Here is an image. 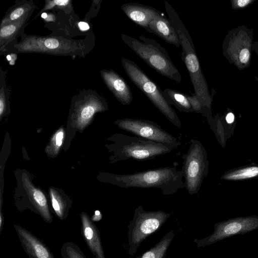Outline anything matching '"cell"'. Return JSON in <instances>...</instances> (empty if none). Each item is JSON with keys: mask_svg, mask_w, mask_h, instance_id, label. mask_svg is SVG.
<instances>
[{"mask_svg": "<svg viewBox=\"0 0 258 258\" xmlns=\"http://www.w3.org/2000/svg\"><path fill=\"white\" fill-rule=\"evenodd\" d=\"M164 7L170 22L179 37L182 48L181 58L189 73L195 94L203 106L211 109L213 98L201 70L191 38L179 15L166 1H164Z\"/></svg>", "mask_w": 258, "mask_h": 258, "instance_id": "cell-1", "label": "cell"}, {"mask_svg": "<svg viewBox=\"0 0 258 258\" xmlns=\"http://www.w3.org/2000/svg\"><path fill=\"white\" fill-rule=\"evenodd\" d=\"M182 170L166 166L132 174L112 175L111 182L122 188H160L164 195H171L184 188Z\"/></svg>", "mask_w": 258, "mask_h": 258, "instance_id": "cell-2", "label": "cell"}, {"mask_svg": "<svg viewBox=\"0 0 258 258\" xmlns=\"http://www.w3.org/2000/svg\"><path fill=\"white\" fill-rule=\"evenodd\" d=\"M112 146L114 162L129 159L138 161L153 160L158 156L171 152L181 143L162 144L137 136L117 134L112 138Z\"/></svg>", "mask_w": 258, "mask_h": 258, "instance_id": "cell-3", "label": "cell"}, {"mask_svg": "<svg viewBox=\"0 0 258 258\" xmlns=\"http://www.w3.org/2000/svg\"><path fill=\"white\" fill-rule=\"evenodd\" d=\"M123 41L157 72L180 83L181 76L171 61L166 50L155 40L144 36L139 39L121 34Z\"/></svg>", "mask_w": 258, "mask_h": 258, "instance_id": "cell-4", "label": "cell"}, {"mask_svg": "<svg viewBox=\"0 0 258 258\" xmlns=\"http://www.w3.org/2000/svg\"><path fill=\"white\" fill-rule=\"evenodd\" d=\"M121 63L132 82L147 97L154 105L178 128L181 121L171 106L165 100L160 87L133 60L125 57Z\"/></svg>", "mask_w": 258, "mask_h": 258, "instance_id": "cell-5", "label": "cell"}, {"mask_svg": "<svg viewBox=\"0 0 258 258\" xmlns=\"http://www.w3.org/2000/svg\"><path fill=\"white\" fill-rule=\"evenodd\" d=\"M171 215L163 211H145L138 206L127 226L128 254L134 255L141 243L158 230Z\"/></svg>", "mask_w": 258, "mask_h": 258, "instance_id": "cell-6", "label": "cell"}, {"mask_svg": "<svg viewBox=\"0 0 258 258\" xmlns=\"http://www.w3.org/2000/svg\"><path fill=\"white\" fill-rule=\"evenodd\" d=\"M253 30L240 25L230 30L223 42L222 54L239 70L248 68L253 50Z\"/></svg>", "mask_w": 258, "mask_h": 258, "instance_id": "cell-7", "label": "cell"}, {"mask_svg": "<svg viewBox=\"0 0 258 258\" xmlns=\"http://www.w3.org/2000/svg\"><path fill=\"white\" fill-rule=\"evenodd\" d=\"M182 158L184 188L189 195H196L209 172L207 151L200 141L191 139L187 152Z\"/></svg>", "mask_w": 258, "mask_h": 258, "instance_id": "cell-8", "label": "cell"}, {"mask_svg": "<svg viewBox=\"0 0 258 258\" xmlns=\"http://www.w3.org/2000/svg\"><path fill=\"white\" fill-rule=\"evenodd\" d=\"M258 229V216L251 215L229 219L214 225V232L209 236L194 241L198 247H205L239 234Z\"/></svg>", "mask_w": 258, "mask_h": 258, "instance_id": "cell-9", "label": "cell"}, {"mask_svg": "<svg viewBox=\"0 0 258 258\" xmlns=\"http://www.w3.org/2000/svg\"><path fill=\"white\" fill-rule=\"evenodd\" d=\"M81 48L77 42L60 37H39L31 36L25 38L16 45L18 51L24 52H43L55 54H66L75 52Z\"/></svg>", "mask_w": 258, "mask_h": 258, "instance_id": "cell-10", "label": "cell"}, {"mask_svg": "<svg viewBox=\"0 0 258 258\" xmlns=\"http://www.w3.org/2000/svg\"><path fill=\"white\" fill-rule=\"evenodd\" d=\"M114 123L121 130L143 139L162 144L178 142L159 124L149 120L126 118L116 120Z\"/></svg>", "mask_w": 258, "mask_h": 258, "instance_id": "cell-11", "label": "cell"}, {"mask_svg": "<svg viewBox=\"0 0 258 258\" xmlns=\"http://www.w3.org/2000/svg\"><path fill=\"white\" fill-rule=\"evenodd\" d=\"M22 247L29 258H55L43 241L20 225H13Z\"/></svg>", "mask_w": 258, "mask_h": 258, "instance_id": "cell-12", "label": "cell"}, {"mask_svg": "<svg viewBox=\"0 0 258 258\" xmlns=\"http://www.w3.org/2000/svg\"><path fill=\"white\" fill-rule=\"evenodd\" d=\"M81 234L88 247L95 258H106L98 229L85 212L80 214Z\"/></svg>", "mask_w": 258, "mask_h": 258, "instance_id": "cell-13", "label": "cell"}, {"mask_svg": "<svg viewBox=\"0 0 258 258\" xmlns=\"http://www.w3.org/2000/svg\"><path fill=\"white\" fill-rule=\"evenodd\" d=\"M100 74L106 85L118 101L123 105H129L133 100V95L124 79L112 70H102Z\"/></svg>", "mask_w": 258, "mask_h": 258, "instance_id": "cell-14", "label": "cell"}, {"mask_svg": "<svg viewBox=\"0 0 258 258\" xmlns=\"http://www.w3.org/2000/svg\"><path fill=\"white\" fill-rule=\"evenodd\" d=\"M121 9L132 21L145 29L155 17L161 14L154 8L137 3L123 4Z\"/></svg>", "mask_w": 258, "mask_h": 258, "instance_id": "cell-15", "label": "cell"}, {"mask_svg": "<svg viewBox=\"0 0 258 258\" xmlns=\"http://www.w3.org/2000/svg\"><path fill=\"white\" fill-rule=\"evenodd\" d=\"M148 32L157 35L165 42L178 48L180 42L169 19L160 14L155 17L145 29Z\"/></svg>", "mask_w": 258, "mask_h": 258, "instance_id": "cell-16", "label": "cell"}, {"mask_svg": "<svg viewBox=\"0 0 258 258\" xmlns=\"http://www.w3.org/2000/svg\"><path fill=\"white\" fill-rule=\"evenodd\" d=\"M258 178V165H249L231 169L226 171L221 179L228 181H240Z\"/></svg>", "mask_w": 258, "mask_h": 258, "instance_id": "cell-17", "label": "cell"}, {"mask_svg": "<svg viewBox=\"0 0 258 258\" xmlns=\"http://www.w3.org/2000/svg\"><path fill=\"white\" fill-rule=\"evenodd\" d=\"M163 94L167 102L174 106L178 110L185 113L194 112L185 94L169 88L163 91Z\"/></svg>", "mask_w": 258, "mask_h": 258, "instance_id": "cell-18", "label": "cell"}, {"mask_svg": "<svg viewBox=\"0 0 258 258\" xmlns=\"http://www.w3.org/2000/svg\"><path fill=\"white\" fill-rule=\"evenodd\" d=\"M174 236V230H170L156 244L137 258H165L166 252Z\"/></svg>", "mask_w": 258, "mask_h": 258, "instance_id": "cell-19", "label": "cell"}, {"mask_svg": "<svg viewBox=\"0 0 258 258\" xmlns=\"http://www.w3.org/2000/svg\"><path fill=\"white\" fill-rule=\"evenodd\" d=\"M30 12L28 13L19 20L1 26L0 31L1 45H4L15 38L20 32L21 29L26 24Z\"/></svg>", "mask_w": 258, "mask_h": 258, "instance_id": "cell-20", "label": "cell"}, {"mask_svg": "<svg viewBox=\"0 0 258 258\" xmlns=\"http://www.w3.org/2000/svg\"><path fill=\"white\" fill-rule=\"evenodd\" d=\"M50 192L52 206L56 216L61 220H64L69 215L71 203L53 189H50Z\"/></svg>", "mask_w": 258, "mask_h": 258, "instance_id": "cell-21", "label": "cell"}, {"mask_svg": "<svg viewBox=\"0 0 258 258\" xmlns=\"http://www.w3.org/2000/svg\"><path fill=\"white\" fill-rule=\"evenodd\" d=\"M32 9V5L29 4L17 6L6 15L2 21L1 26L19 20L30 12Z\"/></svg>", "mask_w": 258, "mask_h": 258, "instance_id": "cell-22", "label": "cell"}, {"mask_svg": "<svg viewBox=\"0 0 258 258\" xmlns=\"http://www.w3.org/2000/svg\"><path fill=\"white\" fill-rule=\"evenodd\" d=\"M60 255L61 258H86L79 246L72 241L63 244L60 249Z\"/></svg>", "mask_w": 258, "mask_h": 258, "instance_id": "cell-23", "label": "cell"}, {"mask_svg": "<svg viewBox=\"0 0 258 258\" xmlns=\"http://www.w3.org/2000/svg\"><path fill=\"white\" fill-rule=\"evenodd\" d=\"M186 95L193 111L197 113H202L206 116L209 120L211 117V109L203 106L195 93L191 95L187 94Z\"/></svg>", "mask_w": 258, "mask_h": 258, "instance_id": "cell-24", "label": "cell"}, {"mask_svg": "<svg viewBox=\"0 0 258 258\" xmlns=\"http://www.w3.org/2000/svg\"><path fill=\"white\" fill-rule=\"evenodd\" d=\"M6 72H3L1 69V91H0V115H2L5 112L7 100L9 97V91L7 88L5 80V75Z\"/></svg>", "mask_w": 258, "mask_h": 258, "instance_id": "cell-25", "label": "cell"}, {"mask_svg": "<svg viewBox=\"0 0 258 258\" xmlns=\"http://www.w3.org/2000/svg\"><path fill=\"white\" fill-rule=\"evenodd\" d=\"M255 0H230L231 9L234 10L244 9L253 3Z\"/></svg>", "mask_w": 258, "mask_h": 258, "instance_id": "cell-26", "label": "cell"}, {"mask_svg": "<svg viewBox=\"0 0 258 258\" xmlns=\"http://www.w3.org/2000/svg\"><path fill=\"white\" fill-rule=\"evenodd\" d=\"M70 0H55L47 1L43 10H46L53 8L54 6H57L59 7H65L70 3Z\"/></svg>", "mask_w": 258, "mask_h": 258, "instance_id": "cell-27", "label": "cell"}, {"mask_svg": "<svg viewBox=\"0 0 258 258\" xmlns=\"http://www.w3.org/2000/svg\"><path fill=\"white\" fill-rule=\"evenodd\" d=\"M63 138V132L62 131H58L55 137V143L56 146L57 147H60L62 142Z\"/></svg>", "mask_w": 258, "mask_h": 258, "instance_id": "cell-28", "label": "cell"}, {"mask_svg": "<svg viewBox=\"0 0 258 258\" xmlns=\"http://www.w3.org/2000/svg\"><path fill=\"white\" fill-rule=\"evenodd\" d=\"M102 214L99 211L96 210L94 215L91 218L93 222L99 221L102 219Z\"/></svg>", "mask_w": 258, "mask_h": 258, "instance_id": "cell-29", "label": "cell"}, {"mask_svg": "<svg viewBox=\"0 0 258 258\" xmlns=\"http://www.w3.org/2000/svg\"><path fill=\"white\" fill-rule=\"evenodd\" d=\"M235 116L233 112L229 111L226 115V120L228 123H232L234 121Z\"/></svg>", "mask_w": 258, "mask_h": 258, "instance_id": "cell-30", "label": "cell"}, {"mask_svg": "<svg viewBox=\"0 0 258 258\" xmlns=\"http://www.w3.org/2000/svg\"><path fill=\"white\" fill-rule=\"evenodd\" d=\"M79 29L82 31H86L89 29L88 23L84 22H80L78 23Z\"/></svg>", "mask_w": 258, "mask_h": 258, "instance_id": "cell-31", "label": "cell"}, {"mask_svg": "<svg viewBox=\"0 0 258 258\" xmlns=\"http://www.w3.org/2000/svg\"><path fill=\"white\" fill-rule=\"evenodd\" d=\"M253 50L258 56V41L254 42Z\"/></svg>", "mask_w": 258, "mask_h": 258, "instance_id": "cell-32", "label": "cell"}, {"mask_svg": "<svg viewBox=\"0 0 258 258\" xmlns=\"http://www.w3.org/2000/svg\"><path fill=\"white\" fill-rule=\"evenodd\" d=\"M47 14L46 13H43L41 15V17L45 19L47 17Z\"/></svg>", "mask_w": 258, "mask_h": 258, "instance_id": "cell-33", "label": "cell"}, {"mask_svg": "<svg viewBox=\"0 0 258 258\" xmlns=\"http://www.w3.org/2000/svg\"><path fill=\"white\" fill-rule=\"evenodd\" d=\"M108 258H110V257H108Z\"/></svg>", "mask_w": 258, "mask_h": 258, "instance_id": "cell-34", "label": "cell"}]
</instances>
